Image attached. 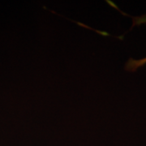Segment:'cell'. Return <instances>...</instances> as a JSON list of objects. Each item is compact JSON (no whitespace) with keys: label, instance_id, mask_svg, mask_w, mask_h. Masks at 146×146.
<instances>
[{"label":"cell","instance_id":"6da1fadb","mask_svg":"<svg viewBox=\"0 0 146 146\" xmlns=\"http://www.w3.org/2000/svg\"><path fill=\"white\" fill-rule=\"evenodd\" d=\"M133 22H134V25H140L141 24H145L146 23V15L141 16H137L133 18ZM146 64V58H144L142 59H132L130 58L128 60V62L126 64V69L127 71L130 72H134L136 69L141 68L142 66Z\"/></svg>","mask_w":146,"mask_h":146}]
</instances>
